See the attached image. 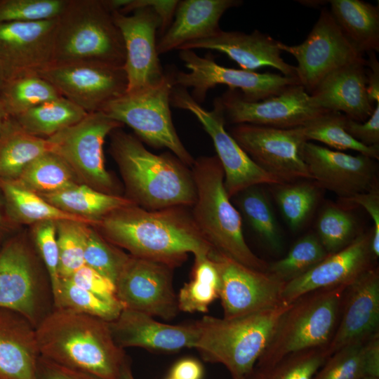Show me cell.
I'll return each mask as SVG.
<instances>
[{
  "instance_id": "6da1fadb",
  "label": "cell",
  "mask_w": 379,
  "mask_h": 379,
  "mask_svg": "<svg viewBox=\"0 0 379 379\" xmlns=\"http://www.w3.org/2000/svg\"><path fill=\"white\" fill-rule=\"evenodd\" d=\"M183 207L147 210L132 204L111 212L95 226L106 240L130 255L174 269L189 253L208 255L213 250Z\"/></svg>"
},
{
  "instance_id": "7a4b0ae2",
  "label": "cell",
  "mask_w": 379,
  "mask_h": 379,
  "mask_svg": "<svg viewBox=\"0 0 379 379\" xmlns=\"http://www.w3.org/2000/svg\"><path fill=\"white\" fill-rule=\"evenodd\" d=\"M35 333L41 356L99 379H119L128 358L109 322L86 314L53 308Z\"/></svg>"
},
{
  "instance_id": "3957f363",
  "label": "cell",
  "mask_w": 379,
  "mask_h": 379,
  "mask_svg": "<svg viewBox=\"0 0 379 379\" xmlns=\"http://www.w3.org/2000/svg\"><path fill=\"white\" fill-rule=\"evenodd\" d=\"M109 135L110 154L124 179L128 199L147 210L194 205L197 193L192 171L174 154H155L121 128Z\"/></svg>"
},
{
  "instance_id": "277c9868",
  "label": "cell",
  "mask_w": 379,
  "mask_h": 379,
  "mask_svg": "<svg viewBox=\"0 0 379 379\" xmlns=\"http://www.w3.org/2000/svg\"><path fill=\"white\" fill-rule=\"evenodd\" d=\"M191 171L197 193L191 214L205 239L213 249L234 260L267 272L268 263L245 241L241 218L225 190L224 171L217 156L197 158Z\"/></svg>"
},
{
  "instance_id": "5b68a950",
  "label": "cell",
  "mask_w": 379,
  "mask_h": 379,
  "mask_svg": "<svg viewBox=\"0 0 379 379\" xmlns=\"http://www.w3.org/2000/svg\"><path fill=\"white\" fill-rule=\"evenodd\" d=\"M290 305L234 318L204 316L194 348L205 361L225 366L232 379L248 378Z\"/></svg>"
},
{
  "instance_id": "8992f818",
  "label": "cell",
  "mask_w": 379,
  "mask_h": 379,
  "mask_svg": "<svg viewBox=\"0 0 379 379\" xmlns=\"http://www.w3.org/2000/svg\"><path fill=\"white\" fill-rule=\"evenodd\" d=\"M126 51L103 0H67L58 17L52 64L100 62L124 67Z\"/></svg>"
},
{
  "instance_id": "52a82bcc",
  "label": "cell",
  "mask_w": 379,
  "mask_h": 379,
  "mask_svg": "<svg viewBox=\"0 0 379 379\" xmlns=\"http://www.w3.org/2000/svg\"><path fill=\"white\" fill-rule=\"evenodd\" d=\"M347 286L317 290L291 303L254 368H270L294 352L325 347L335 330Z\"/></svg>"
},
{
  "instance_id": "ba28073f",
  "label": "cell",
  "mask_w": 379,
  "mask_h": 379,
  "mask_svg": "<svg viewBox=\"0 0 379 379\" xmlns=\"http://www.w3.org/2000/svg\"><path fill=\"white\" fill-rule=\"evenodd\" d=\"M174 86V71L165 72L157 84L125 93L102 112L128 126L142 142L154 148H167L184 164L192 166L194 159L178 135L171 117L170 97Z\"/></svg>"
},
{
  "instance_id": "9c48e42d",
  "label": "cell",
  "mask_w": 379,
  "mask_h": 379,
  "mask_svg": "<svg viewBox=\"0 0 379 379\" xmlns=\"http://www.w3.org/2000/svg\"><path fill=\"white\" fill-rule=\"evenodd\" d=\"M123 126L103 112L88 113L79 122L46 139L51 152L70 166L81 183L116 194L115 183L105 168L103 145L111 132Z\"/></svg>"
},
{
  "instance_id": "30bf717a",
  "label": "cell",
  "mask_w": 379,
  "mask_h": 379,
  "mask_svg": "<svg viewBox=\"0 0 379 379\" xmlns=\"http://www.w3.org/2000/svg\"><path fill=\"white\" fill-rule=\"evenodd\" d=\"M170 102L174 107L192 112L212 139L224 171V185L230 198L260 184L284 183L257 165L225 130L226 120L220 97L215 98L213 109L207 110L192 98L187 89L175 86Z\"/></svg>"
},
{
  "instance_id": "8fae6325",
  "label": "cell",
  "mask_w": 379,
  "mask_h": 379,
  "mask_svg": "<svg viewBox=\"0 0 379 379\" xmlns=\"http://www.w3.org/2000/svg\"><path fill=\"white\" fill-rule=\"evenodd\" d=\"M179 57L190 72L174 71V84L191 88V96L199 104L205 100L208 90L219 84L238 90L248 102L263 100L299 84L296 77L225 67L212 56L201 57L193 50H181Z\"/></svg>"
},
{
  "instance_id": "7c38bea8",
  "label": "cell",
  "mask_w": 379,
  "mask_h": 379,
  "mask_svg": "<svg viewBox=\"0 0 379 379\" xmlns=\"http://www.w3.org/2000/svg\"><path fill=\"white\" fill-rule=\"evenodd\" d=\"M112 13L125 47L126 93L157 84L165 75L157 50L159 16L147 0H130L120 11Z\"/></svg>"
},
{
  "instance_id": "4fadbf2b",
  "label": "cell",
  "mask_w": 379,
  "mask_h": 379,
  "mask_svg": "<svg viewBox=\"0 0 379 379\" xmlns=\"http://www.w3.org/2000/svg\"><path fill=\"white\" fill-rule=\"evenodd\" d=\"M47 286L27 242L16 237L0 249V307L25 317L36 328L47 310Z\"/></svg>"
},
{
  "instance_id": "5bb4252c",
  "label": "cell",
  "mask_w": 379,
  "mask_h": 379,
  "mask_svg": "<svg viewBox=\"0 0 379 379\" xmlns=\"http://www.w3.org/2000/svg\"><path fill=\"white\" fill-rule=\"evenodd\" d=\"M281 51L297 61L295 77L310 94L321 81L339 67L363 58L341 32L329 10H321L307 38L300 44L289 46L281 41Z\"/></svg>"
},
{
  "instance_id": "9a60e30c",
  "label": "cell",
  "mask_w": 379,
  "mask_h": 379,
  "mask_svg": "<svg viewBox=\"0 0 379 379\" xmlns=\"http://www.w3.org/2000/svg\"><path fill=\"white\" fill-rule=\"evenodd\" d=\"M208 257L218 272V298L224 318L243 317L285 304L286 282L268 272L257 270L213 249Z\"/></svg>"
},
{
  "instance_id": "2e32d148",
  "label": "cell",
  "mask_w": 379,
  "mask_h": 379,
  "mask_svg": "<svg viewBox=\"0 0 379 379\" xmlns=\"http://www.w3.org/2000/svg\"><path fill=\"white\" fill-rule=\"evenodd\" d=\"M230 134L257 165L282 182L312 179L301 154L307 142L301 126L278 128L240 124Z\"/></svg>"
},
{
  "instance_id": "e0dca14e",
  "label": "cell",
  "mask_w": 379,
  "mask_h": 379,
  "mask_svg": "<svg viewBox=\"0 0 379 379\" xmlns=\"http://www.w3.org/2000/svg\"><path fill=\"white\" fill-rule=\"evenodd\" d=\"M37 74L87 113L102 112L127 89L124 67L105 63L51 64Z\"/></svg>"
},
{
  "instance_id": "ac0fdd59",
  "label": "cell",
  "mask_w": 379,
  "mask_h": 379,
  "mask_svg": "<svg viewBox=\"0 0 379 379\" xmlns=\"http://www.w3.org/2000/svg\"><path fill=\"white\" fill-rule=\"evenodd\" d=\"M173 270L152 260L129 256L115 281L117 298L124 309L166 320L180 312Z\"/></svg>"
},
{
  "instance_id": "d6986e66",
  "label": "cell",
  "mask_w": 379,
  "mask_h": 379,
  "mask_svg": "<svg viewBox=\"0 0 379 379\" xmlns=\"http://www.w3.org/2000/svg\"><path fill=\"white\" fill-rule=\"evenodd\" d=\"M225 120L278 128H293L328 112L319 107L300 85L287 88L279 95L258 102H248L241 93L229 88L220 97Z\"/></svg>"
},
{
  "instance_id": "ffe728a7",
  "label": "cell",
  "mask_w": 379,
  "mask_h": 379,
  "mask_svg": "<svg viewBox=\"0 0 379 379\" xmlns=\"http://www.w3.org/2000/svg\"><path fill=\"white\" fill-rule=\"evenodd\" d=\"M301 154L314 182L343 200L376 187V160L369 157L353 156L310 141L302 145Z\"/></svg>"
},
{
  "instance_id": "44dd1931",
  "label": "cell",
  "mask_w": 379,
  "mask_h": 379,
  "mask_svg": "<svg viewBox=\"0 0 379 379\" xmlns=\"http://www.w3.org/2000/svg\"><path fill=\"white\" fill-rule=\"evenodd\" d=\"M379 272L372 266L345 288L334 333L324 347L330 357L338 350L366 342L379 334Z\"/></svg>"
},
{
  "instance_id": "7402d4cb",
  "label": "cell",
  "mask_w": 379,
  "mask_h": 379,
  "mask_svg": "<svg viewBox=\"0 0 379 379\" xmlns=\"http://www.w3.org/2000/svg\"><path fill=\"white\" fill-rule=\"evenodd\" d=\"M57 19L0 24V62L7 80L37 74L52 64Z\"/></svg>"
},
{
  "instance_id": "603a6c76",
  "label": "cell",
  "mask_w": 379,
  "mask_h": 379,
  "mask_svg": "<svg viewBox=\"0 0 379 379\" xmlns=\"http://www.w3.org/2000/svg\"><path fill=\"white\" fill-rule=\"evenodd\" d=\"M371 233L359 234L344 248L328 254L304 274L284 285L282 300L291 304L309 293L348 286L361 272L371 267Z\"/></svg>"
},
{
  "instance_id": "cb8c5ba5",
  "label": "cell",
  "mask_w": 379,
  "mask_h": 379,
  "mask_svg": "<svg viewBox=\"0 0 379 379\" xmlns=\"http://www.w3.org/2000/svg\"><path fill=\"white\" fill-rule=\"evenodd\" d=\"M109 324L115 343L123 349L136 347L175 352L183 348H194L199 335L197 321L168 324L147 314L125 308Z\"/></svg>"
},
{
  "instance_id": "d4e9b609",
  "label": "cell",
  "mask_w": 379,
  "mask_h": 379,
  "mask_svg": "<svg viewBox=\"0 0 379 379\" xmlns=\"http://www.w3.org/2000/svg\"><path fill=\"white\" fill-rule=\"evenodd\" d=\"M278 44V41L259 30L246 34L221 29L211 37L187 43L178 50L217 51L235 61L241 69L255 72L262 67H271L284 76L296 77L295 67L284 60Z\"/></svg>"
},
{
  "instance_id": "484cf974",
  "label": "cell",
  "mask_w": 379,
  "mask_h": 379,
  "mask_svg": "<svg viewBox=\"0 0 379 379\" xmlns=\"http://www.w3.org/2000/svg\"><path fill=\"white\" fill-rule=\"evenodd\" d=\"M310 95L325 110L340 112L358 122L366 121L375 105L368 97L366 59L363 57L334 70Z\"/></svg>"
},
{
  "instance_id": "4316f807",
  "label": "cell",
  "mask_w": 379,
  "mask_h": 379,
  "mask_svg": "<svg viewBox=\"0 0 379 379\" xmlns=\"http://www.w3.org/2000/svg\"><path fill=\"white\" fill-rule=\"evenodd\" d=\"M242 3L241 0L179 1L174 20L157 41L158 55L216 34L221 30L219 22L225 11Z\"/></svg>"
},
{
  "instance_id": "83f0119b",
  "label": "cell",
  "mask_w": 379,
  "mask_h": 379,
  "mask_svg": "<svg viewBox=\"0 0 379 379\" xmlns=\"http://www.w3.org/2000/svg\"><path fill=\"white\" fill-rule=\"evenodd\" d=\"M35 328L22 314L0 307V379H38Z\"/></svg>"
},
{
  "instance_id": "f1b7e54d",
  "label": "cell",
  "mask_w": 379,
  "mask_h": 379,
  "mask_svg": "<svg viewBox=\"0 0 379 379\" xmlns=\"http://www.w3.org/2000/svg\"><path fill=\"white\" fill-rule=\"evenodd\" d=\"M329 11L359 53L379 52V6L361 0L329 1Z\"/></svg>"
},
{
  "instance_id": "f546056e",
  "label": "cell",
  "mask_w": 379,
  "mask_h": 379,
  "mask_svg": "<svg viewBox=\"0 0 379 379\" xmlns=\"http://www.w3.org/2000/svg\"><path fill=\"white\" fill-rule=\"evenodd\" d=\"M39 195L58 208L87 220L93 226L114 210L134 204L127 197L107 194L83 183Z\"/></svg>"
},
{
  "instance_id": "4dcf8cb0",
  "label": "cell",
  "mask_w": 379,
  "mask_h": 379,
  "mask_svg": "<svg viewBox=\"0 0 379 379\" xmlns=\"http://www.w3.org/2000/svg\"><path fill=\"white\" fill-rule=\"evenodd\" d=\"M51 152L46 138L25 132L10 117L0 135V180H16L25 168Z\"/></svg>"
},
{
  "instance_id": "1f68e13d",
  "label": "cell",
  "mask_w": 379,
  "mask_h": 379,
  "mask_svg": "<svg viewBox=\"0 0 379 379\" xmlns=\"http://www.w3.org/2000/svg\"><path fill=\"white\" fill-rule=\"evenodd\" d=\"M7 212L17 222L36 224L44 221L75 220L91 225L84 218L65 213L54 206L39 194L29 191L13 180H0Z\"/></svg>"
},
{
  "instance_id": "d6a6232c",
  "label": "cell",
  "mask_w": 379,
  "mask_h": 379,
  "mask_svg": "<svg viewBox=\"0 0 379 379\" xmlns=\"http://www.w3.org/2000/svg\"><path fill=\"white\" fill-rule=\"evenodd\" d=\"M87 114L61 96L40 104L13 119L25 132L47 138L79 122Z\"/></svg>"
},
{
  "instance_id": "836d02e7",
  "label": "cell",
  "mask_w": 379,
  "mask_h": 379,
  "mask_svg": "<svg viewBox=\"0 0 379 379\" xmlns=\"http://www.w3.org/2000/svg\"><path fill=\"white\" fill-rule=\"evenodd\" d=\"M13 181L38 194L56 192L81 183L70 166L51 152L34 159Z\"/></svg>"
},
{
  "instance_id": "e575fe53",
  "label": "cell",
  "mask_w": 379,
  "mask_h": 379,
  "mask_svg": "<svg viewBox=\"0 0 379 379\" xmlns=\"http://www.w3.org/2000/svg\"><path fill=\"white\" fill-rule=\"evenodd\" d=\"M220 279L218 270L208 255L194 256L191 279L177 295L180 311L203 312L218 298Z\"/></svg>"
},
{
  "instance_id": "d590c367",
  "label": "cell",
  "mask_w": 379,
  "mask_h": 379,
  "mask_svg": "<svg viewBox=\"0 0 379 379\" xmlns=\"http://www.w3.org/2000/svg\"><path fill=\"white\" fill-rule=\"evenodd\" d=\"M61 96L51 84L36 74L10 79L0 92V99L11 118Z\"/></svg>"
},
{
  "instance_id": "8d00e7d4",
  "label": "cell",
  "mask_w": 379,
  "mask_h": 379,
  "mask_svg": "<svg viewBox=\"0 0 379 379\" xmlns=\"http://www.w3.org/2000/svg\"><path fill=\"white\" fill-rule=\"evenodd\" d=\"M346 116L328 111L301 126L306 141L322 142L331 148L354 150L373 159H379V146L367 147L354 139L345 129Z\"/></svg>"
},
{
  "instance_id": "74e56055",
  "label": "cell",
  "mask_w": 379,
  "mask_h": 379,
  "mask_svg": "<svg viewBox=\"0 0 379 379\" xmlns=\"http://www.w3.org/2000/svg\"><path fill=\"white\" fill-rule=\"evenodd\" d=\"M274 198L292 230L300 228L308 220L319 198L320 187L310 181L274 185Z\"/></svg>"
},
{
  "instance_id": "f35d334b",
  "label": "cell",
  "mask_w": 379,
  "mask_h": 379,
  "mask_svg": "<svg viewBox=\"0 0 379 379\" xmlns=\"http://www.w3.org/2000/svg\"><path fill=\"white\" fill-rule=\"evenodd\" d=\"M53 296V308L69 310L103 319L115 320L124 309L120 303L112 302L74 284L69 279H60Z\"/></svg>"
},
{
  "instance_id": "ab89813d",
  "label": "cell",
  "mask_w": 379,
  "mask_h": 379,
  "mask_svg": "<svg viewBox=\"0 0 379 379\" xmlns=\"http://www.w3.org/2000/svg\"><path fill=\"white\" fill-rule=\"evenodd\" d=\"M328 255L317 235L308 234L299 239L285 257L268 264L267 272L286 283L306 273Z\"/></svg>"
},
{
  "instance_id": "60d3db41",
  "label": "cell",
  "mask_w": 379,
  "mask_h": 379,
  "mask_svg": "<svg viewBox=\"0 0 379 379\" xmlns=\"http://www.w3.org/2000/svg\"><path fill=\"white\" fill-rule=\"evenodd\" d=\"M238 195V205L253 230L272 248L281 246L277 223L270 201L264 192L253 186Z\"/></svg>"
},
{
  "instance_id": "b9f144b4",
  "label": "cell",
  "mask_w": 379,
  "mask_h": 379,
  "mask_svg": "<svg viewBox=\"0 0 379 379\" xmlns=\"http://www.w3.org/2000/svg\"><path fill=\"white\" fill-rule=\"evenodd\" d=\"M324 347L290 354L272 366L253 368L248 379H314L328 359Z\"/></svg>"
},
{
  "instance_id": "7bdbcfd3",
  "label": "cell",
  "mask_w": 379,
  "mask_h": 379,
  "mask_svg": "<svg viewBox=\"0 0 379 379\" xmlns=\"http://www.w3.org/2000/svg\"><path fill=\"white\" fill-rule=\"evenodd\" d=\"M60 279L69 278L84 265V250L91 225L75 220L55 222Z\"/></svg>"
},
{
  "instance_id": "ee69618b",
  "label": "cell",
  "mask_w": 379,
  "mask_h": 379,
  "mask_svg": "<svg viewBox=\"0 0 379 379\" xmlns=\"http://www.w3.org/2000/svg\"><path fill=\"white\" fill-rule=\"evenodd\" d=\"M317 238L328 253H335L349 245L359 234L357 222L348 211L333 205L325 207L317 222Z\"/></svg>"
},
{
  "instance_id": "f6af8a7d",
  "label": "cell",
  "mask_w": 379,
  "mask_h": 379,
  "mask_svg": "<svg viewBox=\"0 0 379 379\" xmlns=\"http://www.w3.org/2000/svg\"><path fill=\"white\" fill-rule=\"evenodd\" d=\"M368 341L351 344L335 352L328 357L314 379H360L369 376Z\"/></svg>"
},
{
  "instance_id": "bcb514c9",
  "label": "cell",
  "mask_w": 379,
  "mask_h": 379,
  "mask_svg": "<svg viewBox=\"0 0 379 379\" xmlns=\"http://www.w3.org/2000/svg\"><path fill=\"white\" fill-rule=\"evenodd\" d=\"M128 256L129 254L109 242L96 230L89 227L84 250V265L115 284Z\"/></svg>"
},
{
  "instance_id": "7dc6e473",
  "label": "cell",
  "mask_w": 379,
  "mask_h": 379,
  "mask_svg": "<svg viewBox=\"0 0 379 379\" xmlns=\"http://www.w3.org/2000/svg\"><path fill=\"white\" fill-rule=\"evenodd\" d=\"M67 0H0V24L57 18Z\"/></svg>"
},
{
  "instance_id": "c3c4849f",
  "label": "cell",
  "mask_w": 379,
  "mask_h": 379,
  "mask_svg": "<svg viewBox=\"0 0 379 379\" xmlns=\"http://www.w3.org/2000/svg\"><path fill=\"white\" fill-rule=\"evenodd\" d=\"M32 234L35 245L48 275L53 295L60 281L55 222L44 221L34 224Z\"/></svg>"
},
{
  "instance_id": "681fc988",
  "label": "cell",
  "mask_w": 379,
  "mask_h": 379,
  "mask_svg": "<svg viewBox=\"0 0 379 379\" xmlns=\"http://www.w3.org/2000/svg\"><path fill=\"white\" fill-rule=\"evenodd\" d=\"M68 279L77 286L104 300L120 303L117 298L114 283L86 265L75 271Z\"/></svg>"
},
{
  "instance_id": "f907efd6",
  "label": "cell",
  "mask_w": 379,
  "mask_h": 379,
  "mask_svg": "<svg viewBox=\"0 0 379 379\" xmlns=\"http://www.w3.org/2000/svg\"><path fill=\"white\" fill-rule=\"evenodd\" d=\"M345 129L357 141L367 147L379 146V102L370 117L358 122L346 117Z\"/></svg>"
},
{
  "instance_id": "816d5d0a",
  "label": "cell",
  "mask_w": 379,
  "mask_h": 379,
  "mask_svg": "<svg viewBox=\"0 0 379 379\" xmlns=\"http://www.w3.org/2000/svg\"><path fill=\"white\" fill-rule=\"evenodd\" d=\"M345 201L363 207L373 222L371 232V250L373 258L379 255V192L376 187L371 190L356 194Z\"/></svg>"
},
{
  "instance_id": "f5cc1de1",
  "label": "cell",
  "mask_w": 379,
  "mask_h": 379,
  "mask_svg": "<svg viewBox=\"0 0 379 379\" xmlns=\"http://www.w3.org/2000/svg\"><path fill=\"white\" fill-rule=\"evenodd\" d=\"M38 379H99L90 374L58 364L39 355L37 360Z\"/></svg>"
},
{
  "instance_id": "db71d44e",
  "label": "cell",
  "mask_w": 379,
  "mask_h": 379,
  "mask_svg": "<svg viewBox=\"0 0 379 379\" xmlns=\"http://www.w3.org/2000/svg\"><path fill=\"white\" fill-rule=\"evenodd\" d=\"M366 71L367 78V93L371 102H379V62L375 52L367 53Z\"/></svg>"
},
{
  "instance_id": "11a10c76",
  "label": "cell",
  "mask_w": 379,
  "mask_h": 379,
  "mask_svg": "<svg viewBox=\"0 0 379 379\" xmlns=\"http://www.w3.org/2000/svg\"><path fill=\"white\" fill-rule=\"evenodd\" d=\"M203 373V367L199 361L184 358L173 366L169 376L174 379H201Z\"/></svg>"
},
{
  "instance_id": "9f6ffc18",
  "label": "cell",
  "mask_w": 379,
  "mask_h": 379,
  "mask_svg": "<svg viewBox=\"0 0 379 379\" xmlns=\"http://www.w3.org/2000/svg\"><path fill=\"white\" fill-rule=\"evenodd\" d=\"M119 379H135L128 358L121 367Z\"/></svg>"
},
{
  "instance_id": "6f0895ef",
  "label": "cell",
  "mask_w": 379,
  "mask_h": 379,
  "mask_svg": "<svg viewBox=\"0 0 379 379\" xmlns=\"http://www.w3.org/2000/svg\"><path fill=\"white\" fill-rule=\"evenodd\" d=\"M10 117L7 114L4 105L0 99V135L4 129L6 122Z\"/></svg>"
},
{
  "instance_id": "680465c9",
  "label": "cell",
  "mask_w": 379,
  "mask_h": 379,
  "mask_svg": "<svg viewBox=\"0 0 379 379\" xmlns=\"http://www.w3.org/2000/svg\"><path fill=\"white\" fill-rule=\"evenodd\" d=\"M7 81L6 76L3 68V66L0 62V92L1 91L3 87L4 86Z\"/></svg>"
},
{
  "instance_id": "91938a15",
  "label": "cell",
  "mask_w": 379,
  "mask_h": 379,
  "mask_svg": "<svg viewBox=\"0 0 379 379\" xmlns=\"http://www.w3.org/2000/svg\"><path fill=\"white\" fill-rule=\"evenodd\" d=\"M3 225H4V219H3V216H2L1 208H0V228L3 227Z\"/></svg>"
},
{
  "instance_id": "94428289",
  "label": "cell",
  "mask_w": 379,
  "mask_h": 379,
  "mask_svg": "<svg viewBox=\"0 0 379 379\" xmlns=\"http://www.w3.org/2000/svg\"><path fill=\"white\" fill-rule=\"evenodd\" d=\"M360 379H379V377L364 376Z\"/></svg>"
},
{
  "instance_id": "6125c7cd",
  "label": "cell",
  "mask_w": 379,
  "mask_h": 379,
  "mask_svg": "<svg viewBox=\"0 0 379 379\" xmlns=\"http://www.w3.org/2000/svg\"><path fill=\"white\" fill-rule=\"evenodd\" d=\"M166 379H174V378H171V377L169 376L168 378H166Z\"/></svg>"
},
{
  "instance_id": "be15d7a7",
  "label": "cell",
  "mask_w": 379,
  "mask_h": 379,
  "mask_svg": "<svg viewBox=\"0 0 379 379\" xmlns=\"http://www.w3.org/2000/svg\"><path fill=\"white\" fill-rule=\"evenodd\" d=\"M239 379H248V378H239Z\"/></svg>"
}]
</instances>
